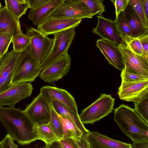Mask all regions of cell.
Masks as SVG:
<instances>
[{
  "label": "cell",
  "mask_w": 148,
  "mask_h": 148,
  "mask_svg": "<svg viewBox=\"0 0 148 148\" xmlns=\"http://www.w3.org/2000/svg\"><path fill=\"white\" fill-rule=\"evenodd\" d=\"M134 104L135 111L148 124V95Z\"/></svg>",
  "instance_id": "obj_30"
},
{
  "label": "cell",
  "mask_w": 148,
  "mask_h": 148,
  "mask_svg": "<svg viewBox=\"0 0 148 148\" xmlns=\"http://www.w3.org/2000/svg\"><path fill=\"white\" fill-rule=\"evenodd\" d=\"M146 19L148 21V0H140Z\"/></svg>",
  "instance_id": "obj_41"
},
{
  "label": "cell",
  "mask_w": 148,
  "mask_h": 148,
  "mask_svg": "<svg viewBox=\"0 0 148 148\" xmlns=\"http://www.w3.org/2000/svg\"><path fill=\"white\" fill-rule=\"evenodd\" d=\"M123 55L125 68L136 74L148 77V62L141 55L132 51L128 47L119 45Z\"/></svg>",
  "instance_id": "obj_16"
},
{
  "label": "cell",
  "mask_w": 148,
  "mask_h": 148,
  "mask_svg": "<svg viewBox=\"0 0 148 148\" xmlns=\"http://www.w3.org/2000/svg\"><path fill=\"white\" fill-rule=\"evenodd\" d=\"M41 71V65L31 55L29 45L23 51L21 60L12 80V85L21 82H32L39 75Z\"/></svg>",
  "instance_id": "obj_4"
},
{
  "label": "cell",
  "mask_w": 148,
  "mask_h": 148,
  "mask_svg": "<svg viewBox=\"0 0 148 148\" xmlns=\"http://www.w3.org/2000/svg\"><path fill=\"white\" fill-rule=\"evenodd\" d=\"M33 89L29 82H24L12 85L0 93V107L6 106L14 107L20 101L30 96Z\"/></svg>",
  "instance_id": "obj_10"
},
{
  "label": "cell",
  "mask_w": 148,
  "mask_h": 148,
  "mask_svg": "<svg viewBox=\"0 0 148 148\" xmlns=\"http://www.w3.org/2000/svg\"><path fill=\"white\" fill-rule=\"evenodd\" d=\"M3 8V7L1 5L0 6V12H1V10Z\"/></svg>",
  "instance_id": "obj_45"
},
{
  "label": "cell",
  "mask_w": 148,
  "mask_h": 148,
  "mask_svg": "<svg viewBox=\"0 0 148 148\" xmlns=\"http://www.w3.org/2000/svg\"><path fill=\"white\" fill-rule=\"evenodd\" d=\"M82 20L81 19L49 18L38 25L37 29L43 34L47 36L71 27H76Z\"/></svg>",
  "instance_id": "obj_17"
},
{
  "label": "cell",
  "mask_w": 148,
  "mask_h": 148,
  "mask_svg": "<svg viewBox=\"0 0 148 148\" xmlns=\"http://www.w3.org/2000/svg\"><path fill=\"white\" fill-rule=\"evenodd\" d=\"M21 31L19 20L4 6L0 12V32H6L14 36Z\"/></svg>",
  "instance_id": "obj_21"
},
{
  "label": "cell",
  "mask_w": 148,
  "mask_h": 148,
  "mask_svg": "<svg viewBox=\"0 0 148 148\" xmlns=\"http://www.w3.org/2000/svg\"><path fill=\"white\" fill-rule=\"evenodd\" d=\"M40 93L50 103L53 100L62 103L76 114L78 113L77 105L73 96L65 90L49 86L40 88Z\"/></svg>",
  "instance_id": "obj_15"
},
{
  "label": "cell",
  "mask_w": 148,
  "mask_h": 148,
  "mask_svg": "<svg viewBox=\"0 0 148 148\" xmlns=\"http://www.w3.org/2000/svg\"><path fill=\"white\" fill-rule=\"evenodd\" d=\"M51 118L48 123L52 130L60 139L63 137V132L61 121L51 104Z\"/></svg>",
  "instance_id": "obj_29"
},
{
  "label": "cell",
  "mask_w": 148,
  "mask_h": 148,
  "mask_svg": "<svg viewBox=\"0 0 148 148\" xmlns=\"http://www.w3.org/2000/svg\"><path fill=\"white\" fill-rule=\"evenodd\" d=\"M5 0V6L14 17L19 20L22 15L25 14L29 8L27 2H21L18 0Z\"/></svg>",
  "instance_id": "obj_25"
},
{
  "label": "cell",
  "mask_w": 148,
  "mask_h": 148,
  "mask_svg": "<svg viewBox=\"0 0 148 148\" xmlns=\"http://www.w3.org/2000/svg\"><path fill=\"white\" fill-rule=\"evenodd\" d=\"M0 5H1V3H0Z\"/></svg>",
  "instance_id": "obj_46"
},
{
  "label": "cell",
  "mask_w": 148,
  "mask_h": 148,
  "mask_svg": "<svg viewBox=\"0 0 148 148\" xmlns=\"http://www.w3.org/2000/svg\"><path fill=\"white\" fill-rule=\"evenodd\" d=\"M14 140L8 134H7L3 139L1 141L2 148H17L18 145L15 144L14 141Z\"/></svg>",
  "instance_id": "obj_37"
},
{
  "label": "cell",
  "mask_w": 148,
  "mask_h": 148,
  "mask_svg": "<svg viewBox=\"0 0 148 148\" xmlns=\"http://www.w3.org/2000/svg\"><path fill=\"white\" fill-rule=\"evenodd\" d=\"M22 53L23 51L15 52L12 49L0 58V93L12 85V80Z\"/></svg>",
  "instance_id": "obj_7"
},
{
  "label": "cell",
  "mask_w": 148,
  "mask_h": 148,
  "mask_svg": "<svg viewBox=\"0 0 148 148\" xmlns=\"http://www.w3.org/2000/svg\"><path fill=\"white\" fill-rule=\"evenodd\" d=\"M57 114L62 123L63 137H72L77 142L79 141L82 137H84L82 132L73 121L64 116Z\"/></svg>",
  "instance_id": "obj_24"
},
{
  "label": "cell",
  "mask_w": 148,
  "mask_h": 148,
  "mask_svg": "<svg viewBox=\"0 0 148 148\" xmlns=\"http://www.w3.org/2000/svg\"><path fill=\"white\" fill-rule=\"evenodd\" d=\"M115 99L110 95L101 94L89 106L83 110L79 115L83 124H93L112 112Z\"/></svg>",
  "instance_id": "obj_3"
},
{
  "label": "cell",
  "mask_w": 148,
  "mask_h": 148,
  "mask_svg": "<svg viewBox=\"0 0 148 148\" xmlns=\"http://www.w3.org/2000/svg\"><path fill=\"white\" fill-rule=\"evenodd\" d=\"M93 17L88 6L82 2L64 1L50 15L49 18L81 19Z\"/></svg>",
  "instance_id": "obj_8"
},
{
  "label": "cell",
  "mask_w": 148,
  "mask_h": 148,
  "mask_svg": "<svg viewBox=\"0 0 148 148\" xmlns=\"http://www.w3.org/2000/svg\"><path fill=\"white\" fill-rule=\"evenodd\" d=\"M141 42L143 54L148 53V35L138 38Z\"/></svg>",
  "instance_id": "obj_39"
},
{
  "label": "cell",
  "mask_w": 148,
  "mask_h": 148,
  "mask_svg": "<svg viewBox=\"0 0 148 148\" xmlns=\"http://www.w3.org/2000/svg\"><path fill=\"white\" fill-rule=\"evenodd\" d=\"M75 28L71 27L53 34V43L49 54L41 64V71L62 55L68 52L76 34Z\"/></svg>",
  "instance_id": "obj_5"
},
{
  "label": "cell",
  "mask_w": 148,
  "mask_h": 148,
  "mask_svg": "<svg viewBox=\"0 0 148 148\" xmlns=\"http://www.w3.org/2000/svg\"><path fill=\"white\" fill-rule=\"evenodd\" d=\"M134 148H148V140L133 142Z\"/></svg>",
  "instance_id": "obj_40"
},
{
  "label": "cell",
  "mask_w": 148,
  "mask_h": 148,
  "mask_svg": "<svg viewBox=\"0 0 148 148\" xmlns=\"http://www.w3.org/2000/svg\"><path fill=\"white\" fill-rule=\"evenodd\" d=\"M118 94L119 98L126 101L135 102L148 95V80L122 82Z\"/></svg>",
  "instance_id": "obj_13"
},
{
  "label": "cell",
  "mask_w": 148,
  "mask_h": 148,
  "mask_svg": "<svg viewBox=\"0 0 148 148\" xmlns=\"http://www.w3.org/2000/svg\"><path fill=\"white\" fill-rule=\"evenodd\" d=\"M51 104L40 93L24 110L34 125L49 122L51 118Z\"/></svg>",
  "instance_id": "obj_11"
},
{
  "label": "cell",
  "mask_w": 148,
  "mask_h": 148,
  "mask_svg": "<svg viewBox=\"0 0 148 148\" xmlns=\"http://www.w3.org/2000/svg\"><path fill=\"white\" fill-rule=\"evenodd\" d=\"M96 46L110 64L121 71L125 68L124 58L119 45L101 38L97 40Z\"/></svg>",
  "instance_id": "obj_14"
},
{
  "label": "cell",
  "mask_w": 148,
  "mask_h": 148,
  "mask_svg": "<svg viewBox=\"0 0 148 148\" xmlns=\"http://www.w3.org/2000/svg\"><path fill=\"white\" fill-rule=\"evenodd\" d=\"M114 4L115 0H110Z\"/></svg>",
  "instance_id": "obj_43"
},
{
  "label": "cell",
  "mask_w": 148,
  "mask_h": 148,
  "mask_svg": "<svg viewBox=\"0 0 148 148\" xmlns=\"http://www.w3.org/2000/svg\"><path fill=\"white\" fill-rule=\"evenodd\" d=\"M128 47L134 53L141 55L143 53L140 42L138 38H132L127 43Z\"/></svg>",
  "instance_id": "obj_34"
},
{
  "label": "cell",
  "mask_w": 148,
  "mask_h": 148,
  "mask_svg": "<svg viewBox=\"0 0 148 148\" xmlns=\"http://www.w3.org/2000/svg\"><path fill=\"white\" fill-rule=\"evenodd\" d=\"M13 35L8 32H0V54L1 57L8 52Z\"/></svg>",
  "instance_id": "obj_32"
},
{
  "label": "cell",
  "mask_w": 148,
  "mask_h": 148,
  "mask_svg": "<svg viewBox=\"0 0 148 148\" xmlns=\"http://www.w3.org/2000/svg\"><path fill=\"white\" fill-rule=\"evenodd\" d=\"M90 148H132V145L111 138L97 132H90L86 136Z\"/></svg>",
  "instance_id": "obj_18"
},
{
  "label": "cell",
  "mask_w": 148,
  "mask_h": 148,
  "mask_svg": "<svg viewBox=\"0 0 148 148\" xmlns=\"http://www.w3.org/2000/svg\"><path fill=\"white\" fill-rule=\"evenodd\" d=\"M64 0H49L47 3L32 9L28 18L35 25H38L49 18L51 14L63 2Z\"/></svg>",
  "instance_id": "obj_19"
},
{
  "label": "cell",
  "mask_w": 148,
  "mask_h": 148,
  "mask_svg": "<svg viewBox=\"0 0 148 148\" xmlns=\"http://www.w3.org/2000/svg\"><path fill=\"white\" fill-rule=\"evenodd\" d=\"M124 11L130 27L132 38L148 35V29L144 27L140 18L132 5L128 3Z\"/></svg>",
  "instance_id": "obj_20"
},
{
  "label": "cell",
  "mask_w": 148,
  "mask_h": 148,
  "mask_svg": "<svg viewBox=\"0 0 148 148\" xmlns=\"http://www.w3.org/2000/svg\"><path fill=\"white\" fill-rule=\"evenodd\" d=\"M71 57L66 52L41 71L40 79L47 83L54 84L67 75L71 66Z\"/></svg>",
  "instance_id": "obj_9"
},
{
  "label": "cell",
  "mask_w": 148,
  "mask_h": 148,
  "mask_svg": "<svg viewBox=\"0 0 148 148\" xmlns=\"http://www.w3.org/2000/svg\"><path fill=\"white\" fill-rule=\"evenodd\" d=\"M0 148H2V145L1 141L0 142Z\"/></svg>",
  "instance_id": "obj_44"
},
{
  "label": "cell",
  "mask_w": 148,
  "mask_h": 148,
  "mask_svg": "<svg viewBox=\"0 0 148 148\" xmlns=\"http://www.w3.org/2000/svg\"><path fill=\"white\" fill-rule=\"evenodd\" d=\"M128 4V0H115V6L116 16L125 9Z\"/></svg>",
  "instance_id": "obj_36"
},
{
  "label": "cell",
  "mask_w": 148,
  "mask_h": 148,
  "mask_svg": "<svg viewBox=\"0 0 148 148\" xmlns=\"http://www.w3.org/2000/svg\"><path fill=\"white\" fill-rule=\"evenodd\" d=\"M48 123L40 122L34 124V127L38 140H41L45 143V148H49L54 142L60 139L52 130Z\"/></svg>",
  "instance_id": "obj_23"
},
{
  "label": "cell",
  "mask_w": 148,
  "mask_h": 148,
  "mask_svg": "<svg viewBox=\"0 0 148 148\" xmlns=\"http://www.w3.org/2000/svg\"><path fill=\"white\" fill-rule=\"evenodd\" d=\"M0 121L8 134L20 145H28L38 140L34 124L20 108L0 107Z\"/></svg>",
  "instance_id": "obj_1"
},
{
  "label": "cell",
  "mask_w": 148,
  "mask_h": 148,
  "mask_svg": "<svg viewBox=\"0 0 148 148\" xmlns=\"http://www.w3.org/2000/svg\"><path fill=\"white\" fill-rule=\"evenodd\" d=\"M20 2H27L26 0H18Z\"/></svg>",
  "instance_id": "obj_42"
},
{
  "label": "cell",
  "mask_w": 148,
  "mask_h": 148,
  "mask_svg": "<svg viewBox=\"0 0 148 148\" xmlns=\"http://www.w3.org/2000/svg\"><path fill=\"white\" fill-rule=\"evenodd\" d=\"M122 82H139L148 80V77L135 73L125 68L121 71Z\"/></svg>",
  "instance_id": "obj_31"
},
{
  "label": "cell",
  "mask_w": 148,
  "mask_h": 148,
  "mask_svg": "<svg viewBox=\"0 0 148 148\" xmlns=\"http://www.w3.org/2000/svg\"><path fill=\"white\" fill-rule=\"evenodd\" d=\"M30 10L34 9L47 2L49 0H26Z\"/></svg>",
  "instance_id": "obj_38"
},
{
  "label": "cell",
  "mask_w": 148,
  "mask_h": 148,
  "mask_svg": "<svg viewBox=\"0 0 148 148\" xmlns=\"http://www.w3.org/2000/svg\"><path fill=\"white\" fill-rule=\"evenodd\" d=\"M69 2H82L89 8L91 14L93 16L95 15H101L105 12V6L103 0H64Z\"/></svg>",
  "instance_id": "obj_28"
},
{
  "label": "cell",
  "mask_w": 148,
  "mask_h": 148,
  "mask_svg": "<svg viewBox=\"0 0 148 148\" xmlns=\"http://www.w3.org/2000/svg\"><path fill=\"white\" fill-rule=\"evenodd\" d=\"M59 142L61 148H79L77 141L72 137H63Z\"/></svg>",
  "instance_id": "obj_35"
},
{
  "label": "cell",
  "mask_w": 148,
  "mask_h": 148,
  "mask_svg": "<svg viewBox=\"0 0 148 148\" xmlns=\"http://www.w3.org/2000/svg\"><path fill=\"white\" fill-rule=\"evenodd\" d=\"M130 4L140 18L145 27L148 29V21H147L140 0H128Z\"/></svg>",
  "instance_id": "obj_33"
},
{
  "label": "cell",
  "mask_w": 148,
  "mask_h": 148,
  "mask_svg": "<svg viewBox=\"0 0 148 148\" xmlns=\"http://www.w3.org/2000/svg\"><path fill=\"white\" fill-rule=\"evenodd\" d=\"M114 119L122 132L133 142L148 140V124L134 109L120 105L114 110Z\"/></svg>",
  "instance_id": "obj_2"
},
{
  "label": "cell",
  "mask_w": 148,
  "mask_h": 148,
  "mask_svg": "<svg viewBox=\"0 0 148 148\" xmlns=\"http://www.w3.org/2000/svg\"><path fill=\"white\" fill-rule=\"evenodd\" d=\"M12 42L14 51L16 52H20L24 50L29 46L30 39L21 31L13 36Z\"/></svg>",
  "instance_id": "obj_27"
},
{
  "label": "cell",
  "mask_w": 148,
  "mask_h": 148,
  "mask_svg": "<svg viewBox=\"0 0 148 148\" xmlns=\"http://www.w3.org/2000/svg\"><path fill=\"white\" fill-rule=\"evenodd\" d=\"M114 21L122 37L127 44L132 38L130 27L124 11H121L116 16Z\"/></svg>",
  "instance_id": "obj_26"
},
{
  "label": "cell",
  "mask_w": 148,
  "mask_h": 148,
  "mask_svg": "<svg viewBox=\"0 0 148 148\" xmlns=\"http://www.w3.org/2000/svg\"><path fill=\"white\" fill-rule=\"evenodd\" d=\"M25 34L30 39L29 48L31 55L41 65L51 50L53 38H49L33 27L28 29Z\"/></svg>",
  "instance_id": "obj_6"
},
{
  "label": "cell",
  "mask_w": 148,
  "mask_h": 148,
  "mask_svg": "<svg viewBox=\"0 0 148 148\" xmlns=\"http://www.w3.org/2000/svg\"><path fill=\"white\" fill-rule=\"evenodd\" d=\"M50 103L58 114L64 116L73 121L82 132L83 137L86 138L90 131L85 127L80 120L79 115L76 114L64 105L56 100H52Z\"/></svg>",
  "instance_id": "obj_22"
},
{
  "label": "cell",
  "mask_w": 148,
  "mask_h": 148,
  "mask_svg": "<svg viewBox=\"0 0 148 148\" xmlns=\"http://www.w3.org/2000/svg\"><path fill=\"white\" fill-rule=\"evenodd\" d=\"M1 57V55H0V58Z\"/></svg>",
  "instance_id": "obj_47"
},
{
  "label": "cell",
  "mask_w": 148,
  "mask_h": 148,
  "mask_svg": "<svg viewBox=\"0 0 148 148\" xmlns=\"http://www.w3.org/2000/svg\"><path fill=\"white\" fill-rule=\"evenodd\" d=\"M98 23L92 32L98 35L102 39L106 40L119 45L127 47L114 21L108 19L101 15H97Z\"/></svg>",
  "instance_id": "obj_12"
}]
</instances>
